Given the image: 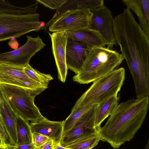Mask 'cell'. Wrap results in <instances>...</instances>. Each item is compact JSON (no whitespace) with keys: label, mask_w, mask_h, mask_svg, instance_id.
I'll return each mask as SVG.
<instances>
[{"label":"cell","mask_w":149,"mask_h":149,"mask_svg":"<svg viewBox=\"0 0 149 149\" xmlns=\"http://www.w3.org/2000/svg\"><path fill=\"white\" fill-rule=\"evenodd\" d=\"M26 37V42L20 47L0 54V63L24 67L29 64L31 57L46 46L39 36Z\"/></svg>","instance_id":"cell-8"},{"label":"cell","mask_w":149,"mask_h":149,"mask_svg":"<svg viewBox=\"0 0 149 149\" xmlns=\"http://www.w3.org/2000/svg\"><path fill=\"white\" fill-rule=\"evenodd\" d=\"M47 88L31 89L6 84H0V91L15 114L24 120L36 122L43 117L35 104V97Z\"/></svg>","instance_id":"cell-5"},{"label":"cell","mask_w":149,"mask_h":149,"mask_svg":"<svg viewBox=\"0 0 149 149\" xmlns=\"http://www.w3.org/2000/svg\"><path fill=\"white\" fill-rule=\"evenodd\" d=\"M119 100L117 95L96 105L94 114L95 128L100 127L102 122L111 114L118 104Z\"/></svg>","instance_id":"cell-18"},{"label":"cell","mask_w":149,"mask_h":149,"mask_svg":"<svg viewBox=\"0 0 149 149\" xmlns=\"http://www.w3.org/2000/svg\"><path fill=\"white\" fill-rule=\"evenodd\" d=\"M16 38H11L12 40H10L8 43L9 46L11 48L14 49L17 48L19 45L18 43L16 40Z\"/></svg>","instance_id":"cell-30"},{"label":"cell","mask_w":149,"mask_h":149,"mask_svg":"<svg viewBox=\"0 0 149 149\" xmlns=\"http://www.w3.org/2000/svg\"><path fill=\"white\" fill-rule=\"evenodd\" d=\"M125 77V69L121 67L96 80L79 98L72 109L97 104L117 96Z\"/></svg>","instance_id":"cell-4"},{"label":"cell","mask_w":149,"mask_h":149,"mask_svg":"<svg viewBox=\"0 0 149 149\" xmlns=\"http://www.w3.org/2000/svg\"><path fill=\"white\" fill-rule=\"evenodd\" d=\"M149 96L132 98L118 104L98 132L103 141L119 148L134 137L141 127L149 108Z\"/></svg>","instance_id":"cell-2"},{"label":"cell","mask_w":149,"mask_h":149,"mask_svg":"<svg viewBox=\"0 0 149 149\" xmlns=\"http://www.w3.org/2000/svg\"><path fill=\"white\" fill-rule=\"evenodd\" d=\"M24 71L30 78L44 86L48 87L49 82L53 79L50 74L40 72L33 68L29 64L24 67Z\"/></svg>","instance_id":"cell-23"},{"label":"cell","mask_w":149,"mask_h":149,"mask_svg":"<svg viewBox=\"0 0 149 149\" xmlns=\"http://www.w3.org/2000/svg\"><path fill=\"white\" fill-rule=\"evenodd\" d=\"M49 139L47 137L38 133H32V143L36 148L42 145L47 141Z\"/></svg>","instance_id":"cell-26"},{"label":"cell","mask_w":149,"mask_h":149,"mask_svg":"<svg viewBox=\"0 0 149 149\" xmlns=\"http://www.w3.org/2000/svg\"><path fill=\"white\" fill-rule=\"evenodd\" d=\"M124 60L121 54L106 47L90 48L81 68L73 80L83 84L93 82L116 69Z\"/></svg>","instance_id":"cell-3"},{"label":"cell","mask_w":149,"mask_h":149,"mask_svg":"<svg viewBox=\"0 0 149 149\" xmlns=\"http://www.w3.org/2000/svg\"><path fill=\"white\" fill-rule=\"evenodd\" d=\"M0 135L6 142L8 140V137L6 132L0 112Z\"/></svg>","instance_id":"cell-28"},{"label":"cell","mask_w":149,"mask_h":149,"mask_svg":"<svg viewBox=\"0 0 149 149\" xmlns=\"http://www.w3.org/2000/svg\"><path fill=\"white\" fill-rule=\"evenodd\" d=\"M48 33L51 40L52 50L57 69L58 78L59 80L64 83L68 70L66 62V47L68 35L65 31Z\"/></svg>","instance_id":"cell-12"},{"label":"cell","mask_w":149,"mask_h":149,"mask_svg":"<svg viewBox=\"0 0 149 149\" xmlns=\"http://www.w3.org/2000/svg\"><path fill=\"white\" fill-rule=\"evenodd\" d=\"M2 102V100L0 96V106L1 105Z\"/></svg>","instance_id":"cell-35"},{"label":"cell","mask_w":149,"mask_h":149,"mask_svg":"<svg viewBox=\"0 0 149 149\" xmlns=\"http://www.w3.org/2000/svg\"><path fill=\"white\" fill-rule=\"evenodd\" d=\"M104 5L103 0L80 1L77 5L90 10L95 9Z\"/></svg>","instance_id":"cell-24"},{"label":"cell","mask_w":149,"mask_h":149,"mask_svg":"<svg viewBox=\"0 0 149 149\" xmlns=\"http://www.w3.org/2000/svg\"><path fill=\"white\" fill-rule=\"evenodd\" d=\"M92 15L90 10L77 6L62 13L50 24L49 30L55 32L89 28Z\"/></svg>","instance_id":"cell-7"},{"label":"cell","mask_w":149,"mask_h":149,"mask_svg":"<svg viewBox=\"0 0 149 149\" xmlns=\"http://www.w3.org/2000/svg\"><path fill=\"white\" fill-rule=\"evenodd\" d=\"M113 31L135 86H147L149 84V37L129 8L127 7L113 18Z\"/></svg>","instance_id":"cell-1"},{"label":"cell","mask_w":149,"mask_h":149,"mask_svg":"<svg viewBox=\"0 0 149 149\" xmlns=\"http://www.w3.org/2000/svg\"><path fill=\"white\" fill-rule=\"evenodd\" d=\"M65 149H71V148H65Z\"/></svg>","instance_id":"cell-36"},{"label":"cell","mask_w":149,"mask_h":149,"mask_svg":"<svg viewBox=\"0 0 149 149\" xmlns=\"http://www.w3.org/2000/svg\"><path fill=\"white\" fill-rule=\"evenodd\" d=\"M37 13L26 14L0 12V42L19 38L43 28Z\"/></svg>","instance_id":"cell-6"},{"label":"cell","mask_w":149,"mask_h":149,"mask_svg":"<svg viewBox=\"0 0 149 149\" xmlns=\"http://www.w3.org/2000/svg\"><path fill=\"white\" fill-rule=\"evenodd\" d=\"M54 143L53 141L49 140L44 144L37 148V149H53Z\"/></svg>","instance_id":"cell-29"},{"label":"cell","mask_w":149,"mask_h":149,"mask_svg":"<svg viewBox=\"0 0 149 149\" xmlns=\"http://www.w3.org/2000/svg\"><path fill=\"white\" fill-rule=\"evenodd\" d=\"M66 0H36V1L52 9H57L66 3Z\"/></svg>","instance_id":"cell-25"},{"label":"cell","mask_w":149,"mask_h":149,"mask_svg":"<svg viewBox=\"0 0 149 149\" xmlns=\"http://www.w3.org/2000/svg\"><path fill=\"white\" fill-rule=\"evenodd\" d=\"M92 13L89 28L98 32L106 43L107 48L113 50L116 43L113 31V17L111 13L104 5L90 10Z\"/></svg>","instance_id":"cell-9"},{"label":"cell","mask_w":149,"mask_h":149,"mask_svg":"<svg viewBox=\"0 0 149 149\" xmlns=\"http://www.w3.org/2000/svg\"><path fill=\"white\" fill-rule=\"evenodd\" d=\"M32 133L44 135L52 140L54 144L60 143L63 132V121H50L43 117L36 122H31Z\"/></svg>","instance_id":"cell-14"},{"label":"cell","mask_w":149,"mask_h":149,"mask_svg":"<svg viewBox=\"0 0 149 149\" xmlns=\"http://www.w3.org/2000/svg\"><path fill=\"white\" fill-rule=\"evenodd\" d=\"M16 145L28 144L32 142V133L29 121L17 115Z\"/></svg>","instance_id":"cell-19"},{"label":"cell","mask_w":149,"mask_h":149,"mask_svg":"<svg viewBox=\"0 0 149 149\" xmlns=\"http://www.w3.org/2000/svg\"><path fill=\"white\" fill-rule=\"evenodd\" d=\"M65 148L61 146L60 144H55L54 145L53 149H65Z\"/></svg>","instance_id":"cell-31"},{"label":"cell","mask_w":149,"mask_h":149,"mask_svg":"<svg viewBox=\"0 0 149 149\" xmlns=\"http://www.w3.org/2000/svg\"><path fill=\"white\" fill-rule=\"evenodd\" d=\"M0 149H7L5 146H0Z\"/></svg>","instance_id":"cell-34"},{"label":"cell","mask_w":149,"mask_h":149,"mask_svg":"<svg viewBox=\"0 0 149 149\" xmlns=\"http://www.w3.org/2000/svg\"><path fill=\"white\" fill-rule=\"evenodd\" d=\"M122 2L136 14L140 26L149 37V0H123Z\"/></svg>","instance_id":"cell-16"},{"label":"cell","mask_w":149,"mask_h":149,"mask_svg":"<svg viewBox=\"0 0 149 149\" xmlns=\"http://www.w3.org/2000/svg\"><path fill=\"white\" fill-rule=\"evenodd\" d=\"M36 149H37V148H36Z\"/></svg>","instance_id":"cell-37"},{"label":"cell","mask_w":149,"mask_h":149,"mask_svg":"<svg viewBox=\"0 0 149 149\" xmlns=\"http://www.w3.org/2000/svg\"><path fill=\"white\" fill-rule=\"evenodd\" d=\"M24 67L0 63V84H6L31 89L47 87L30 78Z\"/></svg>","instance_id":"cell-11"},{"label":"cell","mask_w":149,"mask_h":149,"mask_svg":"<svg viewBox=\"0 0 149 149\" xmlns=\"http://www.w3.org/2000/svg\"><path fill=\"white\" fill-rule=\"evenodd\" d=\"M2 102L0 106V112L8 137L10 144L17 145V115L12 110L0 91Z\"/></svg>","instance_id":"cell-15"},{"label":"cell","mask_w":149,"mask_h":149,"mask_svg":"<svg viewBox=\"0 0 149 149\" xmlns=\"http://www.w3.org/2000/svg\"><path fill=\"white\" fill-rule=\"evenodd\" d=\"M96 105H89L72 109L69 116L65 120H63V133L71 129L76 121L84 113Z\"/></svg>","instance_id":"cell-22"},{"label":"cell","mask_w":149,"mask_h":149,"mask_svg":"<svg viewBox=\"0 0 149 149\" xmlns=\"http://www.w3.org/2000/svg\"><path fill=\"white\" fill-rule=\"evenodd\" d=\"M66 32L68 38L83 42L89 48L106 47L105 43L98 32L89 28Z\"/></svg>","instance_id":"cell-17"},{"label":"cell","mask_w":149,"mask_h":149,"mask_svg":"<svg viewBox=\"0 0 149 149\" xmlns=\"http://www.w3.org/2000/svg\"><path fill=\"white\" fill-rule=\"evenodd\" d=\"M5 146L7 149H36V148L32 143L28 144L16 146L6 143Z\"/></svg>","instance_id":"cell-27"},{"label":"cell","mask_w":149,"mask_h":149,"mask_svg":"<svg viewBox=\"0 0 149 149\" xmlns=\"http://www.w3.org/2000/svg\"><path fill=\"white\" fill-rule=\"evenodd\" d=\"M146 149H149V140L148 141V142L145 146Z\"/></svg>","instance_id":"cell-33"},{"label":"cell","mask_w":149,"mask_h":149,"mask_svg":"<svg viewBox=\"0 0 149 149\" xmlns=\"http://www.w3.org/2000/svg\"><path fill=\"white\" fill-rule=\"evenodd\" d=\"M6 142L4 141L0 135V146H5Z\"/></svg>","instance_id":"cell-32"},{"label":"cell","mask_w":149,"mask_h":149,"mask_svg":"<svg viewBox=\"0 0 149 149\" xmlns=\"http://www.w3.org/2000/svg\"><path fill=\"white\" fill-rule=\"evenodd\" d=\"M96 105L84 113L71 129L63 133L60 143L61 146L65 148L81 137L98 132L99 128L95 127L94 118Z\"/></svg>","instance_id":"cell-10"},{"label":"cell","mask_w":149,"mask_h":149,"mask_svg":"<svg viewBox=\"0 0 149 149\" xmlns=\"http://www.w3.org/2000/svg\"><path fill=\"white\" fill-rule=\"evenodd\" d=\"M89 48L83 42L68 38L66 47V62L68 69L77 74L84 63Z\"/></svg>","instance_id":"cell-13"},{"label":"cell","mask_w":149,"mask_h":149,"mask_svg":"<svg viewBox=\"0 0 149 149\" xmlns=\"http://www.w3.org/2000/svg\"><path fill=\"white\" fill-rule=\"evenodd\" d=\"M102 141L98 132L81 137L66 147L72 149H93L100 141Z\"/></svg>","instance_id":"cell-20"},{"label":"cell","mask_w":149,"mask_h":149,"mask_svg":"<svg viewBox=\"0 0 149 149\" xmlns=\"http://www.w3.org/2000/svg\"><path fill=\"white\" fill-rule=\"evenodd\" d=\"M36 2L26 7H18L10 3L8 1L0 0V12L10 14H26L36 13L37 8Z\"/></svg>","instance_id":"cell-21"}]
</instances>
